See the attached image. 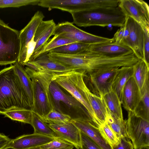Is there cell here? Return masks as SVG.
Returning <instances> with one entry per match:
<instances>
[{
	"label": "cell",
	"instance_id": "6da1fadb",
	"mask_svg": "<svg viewBox=\"0 0 149 149\" xmlns=\"http://www.w3.org/2000/svg\"><path fill=\"white\" fill-rule=\"evenodd\" d=\"M29 99L14 69V65L0 71V114L30 109Z\"/></svg>",
	"mask_w": 149,
	"mask_h": 149
},
{
	"label": "cell",
	"instance_id": "7a4b0ae2",
	"mask_svg": "<svg viewBox=\"0 0 149 149\" xmlns=\"http://www.w3.org/2000/svg\"><path fill=\"white\" fill-rule=\"evenodd\" d=\"M72 23L79 27H105L109 25L122 27L127 16L118 6L84 10L70 13Z\"/></svg>",
	"mask_w": 149,
	"mask_h": 149
},
{
	"label": "cell",
	"instance_id": "3957f363",
	"mask_svg": "<svg viewBox=\"0 0 149 149\" xmlns=\"http://www.w3.org/2000/svg\"><path fill=\"white\" fill-rule=\"evenodd\" d=\"M25 69L32 81L33 102L31 110L42 118L52 108L49 87L54 76L38 72L28 67Z\"/></svg>",
	"mask_w": 149,
	"mask_h": 149
},
{
	"label": "cell",
	"instance_id": "277c9868",
	"mask_svg": "<svg viewBox=\"0 0 149 149\" xmlns=\"http://www.w3.org/2000/svg\"><path fill=\"white\" fill-rule=\"evenodd\" d=\"M20 31L0 19V65L14 64L20 53Z\"/></svg>",
	"mask_w": 149,
	"mask_h": 149
},
{
	"label": "cell",
	"instance_id": "5b68a950",
	"mask_svg": "<svg viewBox=\"0 0 149 149\" xmlns=\"http://www.w3.org/2000/svg\"><path fill=\"white\" fill-rule=\"evenodd\" d=\"M71 13L97 8L113 7V0H40L38 5Z\"/></svg>",
	"mask_w": 149,
	"mask_h": 149
},
{
	"label": "cell",
	"instance_id": "8992f818",
	"mask_svg": "<svg viewBox=\"0 0 149 149\" xmlns=\"http://www.w3.org/2000/svg\"><path fill=\"white\" fill-rule=\"evenodd\" d=\"M77 71L72 70L54 75L52 80L69 93L87 110L97 126L95 116L83 92L80 88L77 79Z\"/></svg>",
	"mask_w": 149,
	"mask_h": 149
},
{
	"label": "cell",
	"instance_id": "52a82bcc",
	"mask_svg": "<svg viewBox=\"0 0 149 149\" xmlns=\"http://www.w3.org/2000/svg\"><path fill=\"white\" fill-rule=\"evenodd\" d=\"M52 35H57L89 45L114 42L109 38L95 35L77 27L72 22H65L56 25Z\"/></svg>",
	"mask_w": 149,
	"mask_h": 149
},
{
	"label": "cell",
	"instance_id": "ba28073f",
	"mask_svg": "<svg viewBox=\"0 0 149 149\" xmlns=\"http://www.w3.org/2000/svg\"><path fill=\"white\" fill-rule=\"evenodd\" d=\"M126 132L134 149H149V121L128 112Z\"/></svg>",
	"mask_w": 149,
	"mask_h": 149
},
{
	"label": "cell",
	"instance_id": "9c48e42d",
	"mask_svg": "<svg viewBox=\"0 0 149 149\" xmlns=\"http://www.w3.org/2000/svg\"><path fill=\"white\" fill-rule=\"evenodd\" d=\"M118 6L127 17L137 23L143 29L149 30V6L142 0H119Z\"/></svg>",
	"mask_w": 149,
	"mask_h": 149
},
{
	"label": "cell",
	"instance_id": "30bf717a",
	"mask_svg": "<svg viewBox=\"0 0 149 149\" xmlns=\"http://www.w3.org/2000/svg\"><path fill=\"white\" fill-rule=\"evenodd\" d=\"M77 74L79 86L93 111L98 127L105 123L106 119L107 109L103 96H98L89 89L84 81L83 72L77 71Z\"/></svg>",
	"mask_w": 149,
	"mask_h": 149
},
{
	"label": "cell",
	"instance_id": "8fae6325",
	"mask_svg": "<svg viewBox=\"0 0 149 149\" xmlns=\"http://www.w3.org/2000/svg\"><path fill=\"white\" fill-rule=\"evenodd\" d=\"M119 67L110 68L100 71L89 76L94 94L104 96L112 90V86Z\"/></svg>",
	"mask_w": 149,
	"mask_h": 149
},
{
	"label": "cell",
	"instance_id": "7c38bea8",
	"mask_svg": "<svg viewBox=\"0 0 149 149\" xmlns=\"http://www.w3.org/2000/svg\"><path fill=\"white\" fill-rule=\"evenodd\" d=\"M125 24L129 30L127 37L122 44L130 48L139 60H143L144 30L142 27L131 18L127 17Z\"/></svg>",
	"mask_w": 149,
	"mask_h": 149
},
{
	"label": "cell",
	"instance_id": "4fadbf2b",
	"mask_svg": "<svg viewBox=\"0 0 149 149\" xmlns=\"http://www.w3.org/2000/svg\"><path fill=\"white\" fill-rule=\"evenodd\" d=\"M44 17L42 12L38 10L27 24L20 31V48L17 61L24 66L26 63L28 44L34 36L38 27Z\"/></svg>",
	"mask_w": 149,
	"mask_h": 149
},
{
	"label": "cell",
	"instance_id": "5bb4252c",
	"mask_svg": "<svg viewBox=\"0 0 149 149\" xmlns=\"http://www.w3.org/2000/svg\"><path fill=\"white\" fill-rule=\"evenodd\" d=\"M25 65L38 72L54 76L73 70L51 60L47 53L41 55L34 61L27 62Z\"/></svg>",
	"mask_w": 149,
	"mask_h": 149
},
{
	"label": "cell",
	"instance_id": "9a60e30c",
	"mask_svg": "<svg viewBox=\"0 0 149 149\" xmlns=\"http://www.w3.org/2000/svg\"><path fill=\"white\" fill-rule=\"evenodd\" d=\"M70 122L80 132L95 141L102 149H112L111 146L102 136L98 127L93 122L81 117L72 118Z\"/></svg>",
	"mask_w": 149,
	"mask_h": 149
},
{
	"label": "cell",
	"instance_id": "2e32d148",
	"mask_svg": "<svg viewBox=\"0 0 149 149\" xmlns=\"http://www.w3.org/2000/svg\"><path fill=\"white\" fill-rule=\"evenodd\" d=\"M57 137L73 144L77 149L81 147L80 132L70 121L61 124H48Z\"/></svg>",
	"mask_w": 149,
	"mask_h": 149
},
{
	"label": "cell",
	"instance_id": "e0dca14e",
	"mask_svg": "<svg viewBox=\"0 0 149 149\" xmlns=\"http://www.w3.org/2000/svg\"><path fill=\"white\" fill-rule=\"evenodd\" d=\"M54 138L34 133L23 135L11 139L3 149H27L43 145Z\"/></svg>",
	"mask_w": 149,
	"mask_h": 149
},
{
	"label": "cell",
	"instance_id": "ac0fdd59",
	"mask_svg": "<svg viewBox=\"0 0 149 149\" xmlns=\"http://www.w3.org/2000/svg\"><path fill=\"white\" fill-rule=\"evenodd\" d=\"M49 91L52 108L61 111L60 102H62L70 108L77 107L82 110L87 111L73 97L64 93L59 86L53 80L49 84Z\"/></svg>",
	"mask_w": 149,
	"mask_h": 149
},
{
	"label": "cell",
	"instance_id": "d6986e66",
	"mask_svg": "<svg viewBox=\"0 0 149 149\" xmlns=\"http://www.w3.org/2000/svg\"><path fill=\"white\" fill-rule=\"evenodd\" d=\"M141 98L140 90L132 77L128 80L123 89L120 98L121 104L128 112H133Z\"/></svg>",
	"mask_w": 149,
	"mask_h": 149
},
{
	"label": "cell",
	"instance_id": "ffe728a7",
	"mask_svg": "<svg viewBox=\"0 0 149 149\" xmlns=\"http://www.w3.org/2000/svg\"><path fill=\"white\" fill-rule=\"evenodd\" d=\"M86 51L110 57L124 56L133 53L129 47L115 42L90 45Z\"/></svg>",
	"mask_w": 149,
	"mask_h": 149
},
{
	"label": "cell",
	"instance_id": "44dd1931",
	"mask_svg": "<svg viewBox=\"0 0 149 149\" xmlns=\"http://www.w3.org/2000/svg\"><path fill=\"white\" fill-rule=\"evenodd\" d=\"M56 25L53 19L43 21L40 24L34 35V40L36 42V46L29 61H33L36 55L45 45L52 36Z\"/></svg>",
	"mask_w": 149,
	"mask_h": 149
},
{
	"label": "cell",
	"instance_id": "7402d4cb",
	"mask_svg": "<svg viewBox=\"0 0 149 149\" xmlns=\"http://www.w3.org/2000/svg\"><path fill=\"white\" fill-rule=\"evenodd\" d=\"M148 77L140 91L141 98L133 112L137 116L149 121V80Z\"/></svg>",
	"mask_w": 149,
	"mask_h": 149
},
{
	"label": "cell",
	"instance_id": "603a6c76",
	"mask_svg": "<svg viewBox=\"0 0 149 149\" xmlns=\"http://www.w3.org/2000/svg\"><path fill=\"white\" fill-rule=\"evenodd\" d=\"M133 75V66H123L119 68L112 85V90L116 93L120 100L124 87Z\"/></svg>",
	"mask_w": 149,
	"mask_h": 149
},
{
	"label": "cell",
	"instance_id": "cb8c5ba5",
	"mask_svg": "<svg viewBox=\"0 0 149 149\" xmlns=\"http://www.w3.org/2000/svg\"><path fill=\"white\" fill-rule=\"evenodd\" d=\"M14 64L15 72L29 99L32 108L33 97L31 80L26 72L24 66L17 61Z\"/></svg>",
	"mask_w": 149,
	"mask_h": 149
},
{
	"label": "cell",
	"instance_id": "d4e9b609",
	"mask_svg": "<svg viewBox=\"0 0 149 149\" xmlns=\"http://www.w3.org/2000/svg\"><path fill=\"white\" fill-rule=\"evenodd\" d=\"M107 108L115 117L123 120L121 103L117 94L113 91L103 96Z\"/></svg>",
	"mask_w": 149,
	"mask_h": 149
},
{
	"label": "cell",
	"instance_id": "484cf974",
	"mask_svg": "<svg viewBox=\"0 0 149 149\" xmlns=\"http://www.w3.org/2000/svg\"><path fill=\"white\" fill-rule=\"evenodd\" d=\"M133 77L140 91L147 78L149 77V66L142 60H139L134 65Z\"/></svg>",
	"mask_w": 149,
	"mask_h": 149
},
{
	"label": "cell",
	"instance_id": "4316f807",
	"mask_svg": "<svg viewBox=\"0 0 149 149\" xmlns=\"http://www.w3.org/2000/svg\"><path fill=\"white\" fill-rule=\"evenodd\" d=\"M106 121L119 138H128L126 130V120L118 119L107 109Z\"/></svg>",
	"mask_w": 149,
	"mask_h": 149
},
{
	"label": "cell",
	"instance_id": "83f0119b",
	"mask_svg": "<svg viewBox=\"0 0 149 149\" xmlns=\"http://www.w3.org/2000/svg\"><path fill=\"white\" fill-rule=\"evenodd\" d=\"M31 125L33 128L34 134L53 138L57 137L48 124L44 122L40 117L33 112Z\"/></svg>",
	"mask_w": 149,
	"mask_h": 149
},
{
	"label": "cell",
	"instance_id": "f1b7e54d",
	"mask_svg": "<svg viewBox=\"0 0 149 149\" xmlns=\"http://www.w3.org/2000/svg\"><path fill=\"white\" fill-rule=\"evenodd\" d=\"M75 42H76L69 38L55 35L51 39H49L43 47L38 52L34 57L33 61L56 48Z\"/></svg>",
	"mask_w": 149,
	"mask_h": 149
},
{
	"label": "cell",
	"instance_id": "f546056e",
	"mask_svg": "<svg viewBox=\"0 0 149 149\" xmlns=\"http://www.w3.org/2000/svg\"><path fill=\"white\" fill-rule=\"evenodd\" d=\"M89 45L75 42L56 48L49 52L64 54H76L86 51Z\"/></svg>",
	"mask_w": 149,
	"mask_h": 149
},
{
	"label": "cell",
	"instance_id": "4dcf8cb0",
	"mask_svg": "<svg viewBox=\"0 0 149 149\" xmlns=\"http://www.w3.org/2000/svg\"><path fill=\"white\" fill-rule=\"evenodd\" d=\"M41 119L47 124H61L70 122L72 118L69 115L52 108L51 111Z\"/></svg>",
	"mask_w": 149,
	"mask_h": 149
},
{
	"label": "cell",
	"instance_id": "1f68e13d",
	"mask_svg": "<svg viewBox=\"0 0 149 149\" xmlns=\"http://www.w3.org/2000/svg\"><path fill=\"white\" fill-rule=\"evenodd\" d=\"M5 117L12 120L31 125L32 111L30 109H23L8 111L3 113Z\"/></svg>",
	"mask_w": 149,
	"mask_h": 149
},
{
	"label": "cell",
	"instance_id": "d6a6232c",
	"mask_svg": "<svg viewBox=\"0 0 149 149\" xmlns=\"http://www.w3.org/2000/svg\"><path fill=\"white\" fill-rule=\"evenodd\" d=\"M98 129L103 137L111 147L119 142L120 138L106 121L104 124L99 126Z\"/></svg>",
	"mask_w": 149,
	"mask_h": 149
},
{
	"label": "cell",
	"instance_id": "836d02e7",
	"mask_svg": "<svg viewBox=\"0 0 149 149\" xmlns=\"http://www.w3.org/2000/svg\"><path fill=\"white\" fill-rule=\"evenodd\" d=\"M40 147L42 149H73L74 147L72 143L58 137Z\"/></svg>",
	"mask_w": 149,
	"mask_h": 149
},
{
	"label": "cell",
	"instance_id": "e575fe53",
	"mask_svg": "<svg viewBox=\"0 0 149 149\" xmlns=\"http://www.w3.org/2000/svg\"><path fill=\"white\" fill-rule=\"evenodd\" d=\"M40 0H0V8H19L29 5H38Z\"/></svg>",
	"mask_w": 149,
	"mask_h": 149
},
{
	"label": "cell",
	"instance_id": "d590c367",
	"mask_svg": "<svg viewBox=\"0 0 149 149\" xmlns=\"http://www.w3.org/2000/svg\"><path fill=\"white\" fill-rule=\"evenodd\" d=\"M80 132L81 147L80 149H102L95 141Z\"/></svg>",
	"mask_w": 149,
	"mask_h": 149
},
{
	"label": "cell",
	"instance_id": "8d00e7d4",
	"mask_svg": "<svg viewBox=\"0 0 149 149\" xmlns=\"http://www.w3.org/2000/svg\"><path fill=\"white\" fill-rule=\"evenodd\" d=\"M143 60L149 66V30L143 29Z\"/></svg>",
	"mask_w": 149,
	"mask_h": 149
},
{
	"label": "cell",
	"instance_id": "74e56055",
	"mask_svg": "<svg viewBox=\"0 0 149 149\" xmlns=\"http://www.w3.org/2000/svg\"><path fill=\"white\" fill-rule=\"evenodd\" d=\"M129 35V30L126 25L125 23L123 26L121 27L115 33L113 38L114 42L122 44L123 40L126 39Z\"/></svg>",
	"mask_w": 149,
	"mask_h": 149
},
{
	"label": "cell",
	"instance_id": "f35d334b",
	"mask_svg": "<svg viewBox=\"0 0 149 149\" xmlns=\"http://www.w3.org/2000/svg\"><path fill=\"white\" fill-rule=\"evenodd\" d=\"M112 149H134L130 139L127 137L120 138L119 142L111 147Z\"/></svg>",
	"mask_w": 149,
	"mask_h": 149
},
{
	"label": "cell",
	"instance_id": "ab89813d",
	"mask_svg": "<svg viewBox=\"0 0 149 149\" xmlns=\"http://www.w3.org/2000/svg\"><path fill=\"white\" fill-rule=\"evenodd\" d=\"M34 36L29 42L27 46L26 63L29 61V58L33 52L36 46V42L34 40Z\"/></svg>",
	"mask_w": 149,
	"mask_h": 149
},
{
	"label": "cell",
	"instance_id": "60d3db41",
	"mask_svg": "<svg viewBox=\"0 0 149 149\" xmlns=\"http://www.w3.org/2000/svg\"><path fill=\"white\" fill-rule=\"evenodd\" d=\"M11 140L8 136L0 133V149H3Z\"/></svg>",
	"mask_w": 149,
	"mask_h": 149
},
{
	"label": "cell",
	"instance_id": "b9f144b4",
	"mask_svg": "<svg viewBox=\"0 0 149 149\" xmlns=\"http://www.w3.org/2000/svg\"><path fill=\"white\" fill-rule=\"evenodd\" d=\"M27 149H42L41 148L40 146L33 147L32 148H28Z\"/></svg>",
	"mask_w": 149,
	"mask_h": 149
},
{
	"label": "cell",
	"instance_id": "7bdbcfd3",
	"mask_svg": "<svg viewBox=\"0 0 149 149\" xmlns=\"http://www.w3.org/2000/svg\"><path fill=\"white\" fill-rule=\"evenodd\" d=\"M148 149V148H141V149Z\"/></svg>",
	"mask_w": 149,
	"mask_h": 149
}]
</instances>
